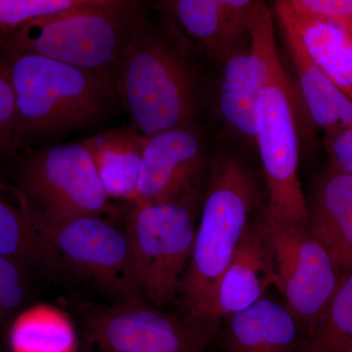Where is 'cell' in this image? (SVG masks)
I'll use <instances>...</instances> for the list:
<instances>
[{
    "instance_id": "obj_1",
    "label": "cell",
    "mask_w": 352,
    "mask_h": 352,
    "mask_svg": "<svg viewBox=\"0 0 352 352\" xmlns=\"http://www.w3.org/2000/svg\"><path fill=\"white\" fill-rule=\"evenodd\" d=\"M210 176L179 294L187 317L212 335L217 325V287L245 230L258 217L261 198L256 178L235 153L217 152Z\"/></svg>"
},
{
    "instance_id": "obj_27",
    "label": "cell",
    "mask_w": 352,
    "mask_h": 352,
    "mask_svg": "<svg viewBox=\"0 0 352 352\" xmlns=\"http://www.w3.org/2000/svg\"><path fill=\"white\" fill-rule=\"evenodd\" d=\"M325 145L331 166L352 176V127L326 135Z\"/></svg>"
},
{
    "instance_id": "obj_4",
    "label": "cell",
    "mask_w": 352,
    "mask_h": 352,
    "mask_svg": "<svg viewBox=\"0 0 352 352\" xmlns=\"http://www.w3.org/2000/svg\"><path fill=\"white\" fill-rule=\"evenodd\" d=\"M131 126L145 138L195 126V74L182 50L146 19L129 43L116 80Z\"/></svg>"
},
{
    "instance_id": "obj_6",
    "label": "cell",
    "mask_w": 352,
    "mask_h": 352,
    "mask_svg": "<svg viewBox=\"0 0 352 352\" xmlns=\"http://www.w3.org/2000/svg\"><path fill=\"white\" fill-rule=\"evenodd\" d=\"M256 147L267 190L266 219L278 226L307 229L293 94L281 63L259 98Z\"/></svg>"
},
{
    "instance_id": "obj_19",
    "label": "cell",
    "mask_w": 352,
    "mask_h": 352,
    "mask_svg": "<svg viewBox=\"0 0 352 352\" xmlns=\"http://www.w3.org/2000/svg\"><path fill=\"white\" fill-rule=\"evenodd\" d=\"M282 18L298 38L319 68L352 100V36L338 25L293 10L287 0L275 3Z\"/></svg>"
},
{
    "instance_id": "obj_28",
    "label": "cell",
    "mask_w": 352,
    "mask_h": 352,
    "mask_svg": "<svg viewBox=\"0 0 352 352\" xmlns=\"http://www.w3.org/2000/svg\"><path fill=\"white\" fill-rule=\"evenodd\" d=\"M74 352H80V351H74Z\"/></svg>"
},
{
    "instance_id": "obj_14",
    "label": "cell",
    "mask_w": 352,
    "mask_h": 352,
    "mask_svg": "<svg viewBox=\"0 0 352 352\" xmlns=\"http://www.w3.org/2000/svg\"><path fill=\"white\" fill-rule=\"evenodd\" d=\"M249 0H175L159 6L203 46L208 56L226 63L249 43Z\"/></svg>"
},
{
    "instance_id": "obj_12",
    "label": "cell",
    "mask_w": 352,
    "mask_h": 352,
    "mask_svg": "<svg viewBox=\"0 0 352 352\" xmlns=\"http://www.w3.org/2000/svg\"><path fill=\"white\" fill-rule=\"evenodd\" d=\"M207 166L206 145L195 126L150 136L134 204L180 201L192 205L196 186Z\"/></svg>"
},
{
    "instance_id": "obj_15",
    "label": "cell",
    "mask_w": 352,
    "mask_h": 352,
    "mask_svg": "<svg viewBox=\"0 0 352 352\" xmlns=\"http://www.w3.org/2000/svg\"><path fill=\"white\" fill-rule=\"evenodd\" d=\"M307 201V230L342 274L352 271V176L333 166L315 183Z\"/></svg>"
},
{
    "instance_id": "obj_16",
    "label": "cell",
    "mask_w": 352,
    "mask_h": 352,
    "mask_svg": "<svg viewBox=\"0 0 352 352\" xmlns=\"http://www.w3.org/2000/svg\"><path fill=\"white\" fill-rule=\"evenodd\" d=\"M280 30L300 83L308 113L324 134L330 135L352 127V100L308 55L296 32L282 18Z\"/></svg>"
},
{
    "instance_id": "obj_8",
    "label": "cell",
    "mask_w": 352,
    "mask_h": 352,
    "mask_svg": "<svg viewBox=\"0 0 352 352\" xmlns=\"http://www.w3.org/2000/svg\"><path fill=\"white\" fill-rule=\"evenodd\" d=\"M266 226L274 256L275 286L283 295L286 307L308 332L346 275L307 229L278 226L267 219Z\"/></svg>"
},
{
    "instance_id": "obj_20",
    "label": "cell",
    "mask_w": 352,
    "mask_h": 352,
    "mask_svg": "<svg viewBox=\"0 0 352 352\" xmlns=\"http://www.w3.org/2000/svg\"><path fill=\"white\" fill-rule=\"evenodd\" d=\"M12 352H74L76 336L68 317L48 305L30 308L14 322Z\"/></svg>"
},
{
    "instance_id": "obj_22",
    "label": "cell",
    "mask_w": 352,
    "mask_h": 352,
    "mask_svg": "<svg viewBox=\"0 0 352 352\" xmlns=\"http://www.w3.org/2000/svg\"><path fill=\"white\" fill-rule=\"evenodd\" d=\"M53 250L22 208H13L0 194V256L18 264L47 258Z\"/></svg>"
},
{
    "instance_id": "obj_25",
    "label": "cell",
    "mask_w": 352,
    "mask_h": 352,
    "mask_svg": "<svg viewBox=\"0 0 352 352\" xmlns=\"http://www.w3.org/2000/svg\"><path fill=\"white\" fill-rule=\"evenodd\" d=\"M293 10L338 25L352 36V0H287Z\"/></svg>"
},
{
    "instance_id": "obj_13",
    "label": "cell",
    "mask_w": 352,
    "mask_h": 352,
    "mask_svg": "<svg viewBox=\"0 0 352 352\" xmlns=\"http://www.w3.org/2000/svg\"><path fill=\"white\" fill-rule=\"evenodd\" d=\"M276 283L266 212L256 217L243 236L228 267L220 279L215 296V319L251 307Z\"/></svg>"
},
{
    "instance_id": "obj_26",
    "label": "cell",
    "mask_w": 352,
    "mask_h": 352,
    "mask_svg": "<svg viewBox=\"0 0 352 352\" xmlns=\"http://www.w3.org/2000/svg\"><path fill=\"white\" fill-rule=\"evenodd\" d=\"M23 296L19 266L0 256V320L19 307Z\"/></svg>"
},
{
    "instance_id": "obj_24",
    "label": "cell",
    "mask_w": 352,
    "mask_h": 352,
    "mask_svg": "<svg viewBox=\"0 0 352 352\" xmlns=\"http://www.w3.org/2000/svg\"><path fill=\"white\" fill-rule=\"evenodd\" d=\"M16 102L10 69L0 50V164H8L17 155Z\"/></svg>"
},
{
    "instance_id": "obj_11",
    "label": "cell",
    "mask_w": 352,
    "mask_h": 352,
    "mask_svg": "<svg viewBox=\"0 0 352 352\" xmlns=\"http://www.w3.org/2000/svg\"><path fill=\"white\" fill-rule=\"evenodd\" d=\"M38 230L78 270L129 300H138L141 294L126 231L101 215L78 217Z\"/></svg>"
},
{
    "instance_id": "obj_18",
    "label": "cell",
    "mask_w": 352,
    "mask_h": 352,
    "mask_svg": "<svg viewBox=\"0 0 352 352\" xmlns=\"http://www.w3.org/2000/svg\"><path fill=\"white\" fill-rule=\"evenodd\" d=\"M223 344L226 352H296L298 321L286 307L263 298L231 315Z\"/></svg>"
},
{
    "instance_id": "obj_5",
    "label": "cell",
    "mask_w": 352,
    "mask_h": 352,
    "mask_svg": "<svg viewBox=\"0 0 352 352\" xmlns=\"http://www.w3.org/2000/svg\"><path fill=\"white\" fill-rule=\"evenodd\" d=\"M7 166L21 208L36 229L108 210L109 197L82 143L25 148Z\"/></svg>"
},
{
    "instance_id": "obj_17",
    "label": "cell",
    "mask_w": 352,
    "mask_h": 352,
    "mask_svg": "<svg viewBox=\"0 0 352 352\" xmlns=\"http://www.w3.org/2000/svg\"><path fill=\"white\" fill-rule=\"evenodd\" d=\"M148 138L133 126L98 132L82 141L109 198L138 200L141 164Z\"/></svg>"
},
{
    "instance_id": "obj_10",
    "label": "cell",
    "mask_w": 352,
    "mask_h": 352,
    "mask_svg": "<svg viewBox=\"0 0 352 352\" xmlns=\"http://www.w3.org/2000/svg\"><path fill=\"white\" fill-rule=\"evenodd\" d=\"M249 43L223 64L219 109L224 122L238 136L256 146L258 109L261 92L280 62L270 9L252 4Z\"/></svg>"
},
{
    "instance_id": "obj_29",
    "label": "cell",
    "mask_w": 352,
    "mask_h": 352,
    "mask_svg": "<svg viewBox=\"0 0 352 352\" xmlns=\"http://www.w3.org/2000/svg\"><path fill=\"white\" fill-rule=\"evenodd\" d=\"M352 352V351H351Z\"/></svg>"
},
{
    "instance_id": "obj_3",
    "label": "cell",
    "mask_w": 352,
    "mask_h": 352,
    "mask_svg": "<svg viewBox=\"0 0 352 352\" xmlns=\"http://www.w3.org/2000/svg\"><path fill=\"white\" fill-rule=\"evenodd\" d=\"M146 7L131 0H87L82 6L32 21L0 38V50L87 69L116 87L127 47L148 18Z\"/></svg>"
},
{
    "instance_id": "obj_2",
    "label": "cell",
    "mask_w": 352,
    "mask_h": 352,
    "mask_svg": "<svg viewBox=\"0 0 352 352\" xmlns=\"http://www.w3.org/2000/svg\"><path fill=\"white\" fill-rule=\"evenodd\" d=\"M4 54L15 94L18 152L100 124L120 103L112 83L94 72L38 55Z\"/></svg>"
},
{
    "instance_id": "obj_7",
    "label": "cell",
    "mask_w": 352,
    "mask_h": 352,
    "mask_svg": "<svg viewBox=\"0 0 352 352\" xmlns=\"http://www.w3.org/2000/svg\"><path fill=\"white\" fill-rule=\"evenodd\" d=\"M126 233L141 295L153 302L179 294L195 240L190 204H133Z\"/></svg>"
},
{
    "instance_id": "obj_23",
    "label": "cell",
    "mask_w": 352,
    "mask_h": 352,
    "mask_svg": "<svg viewBox=\"0 0 352 352\" xmlns=\"http://www.w3.org/2000/svg\"><path fill=\"white\" fill-rule=\"evenodd\" d=\"M87 0H0V38L41 18L82 6Z\"/></svg>"
},
{
    "instance_id": "obj_9",
    "label": "cell",
    "mask_w": 352,
    "mask_h": 352,
    "mask_svg": "<svg viewBox=\"0 0 352 352\" xmlns=\"http://www.w3.org/2000/svg\"><path fill=\"white\" fill-rule=\"evenodd\" d=\"M89 339L101 352H208L210 335L198 323L139 300L100 307L87 317Z\"/></svg>"
},
{
    "instance_id": "obj_21",
    "label": "cell",
    "mask_w": 352,
    "mask_h": 352,
    "mask_svg": "<svg viewBox=\"0 0 352 352\" xmlns=\"http://www.w3.org/2000/svg\"><path fill=\"white\" fill-rule=\"evenodd\" d=\"M352 351V271L340 282L332 300L307 332L300 352Z\"/></svg>"
}]
</instances>
